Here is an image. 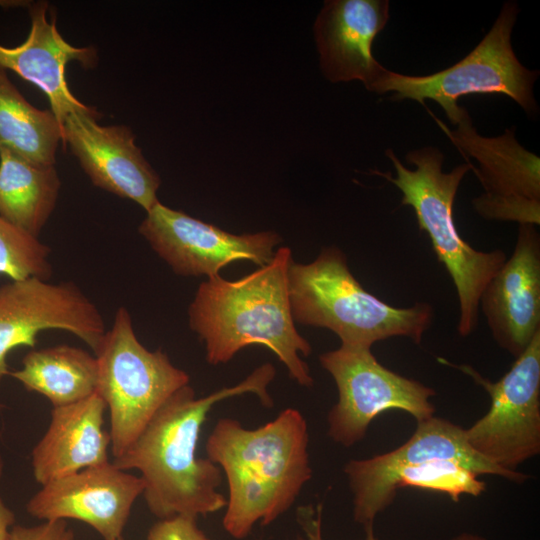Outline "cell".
I'll use <instances>...</instances> for the list:
<instances>
[{"instance_id":"cell-1","label":"cell","mask_w":540,"mask_h":540,"mask_svg":"<svg viewBox=\"0 0 540 540\" xmlns=\"http://www.w3.org/2000/svg\"><path fill=\"white\" fill-rule=\"evenodd\" d=\"M275 376L272 364L255 369L245 380L197 398L190 385L176 391L156 412L136 440L113 464L125 471H140L143 496L150 512L159 519L176 515L197 518L216 513L227 505L217 488L221 469L196 454L201 427L212 407L227 398L256 394L272 406L267 392Z\"/></svg>"},{"instance_id":"cell-2","label":"cell","mask_w":540,"mask_h":540,"mask_svg":"<svg viewBox=\"0 0 540 540\" xmlns=\"http://www.w3.org/2000/svg\"><path fill=\"white\" fill-rule=\"evenodd\" d=\"M292 253L280 247L271 261L235 281L219 275L203 281L188 308L189 327L205 345L212 365L227 363L250 345L271 350L299 385L310 387L312 348L292 316L288 270Z\"/></svg>"},{"instance_id":"cell-3","label":"cell","mask_w":540,"mask_h":540,"mask_svg":"<svg viewBox=\"0 0 540 540\" xmlns=\"http://www.w3.org/2000/svg\"><path fill=\"white\" fill-rule=\"evenodd\" d=\"M308 441L306 420L294 408L256 429L231 418L216 423L206 452L226 476L223 527L231 537H247L254 524L268 525L292 506L312 476Z\"/></svg>"},{"instance_id":"cell-4","label":"cell","mask_w":540,"mask_h":540,"mask_svg":"<svg viewBox=\"0 0 540 540\" xmlns=\"http://www.w3.org/2000/svg\"><path fill=\"white\" fill-rule=\"evenodd\" d=\"M288 287L294 321L329 329L345 345L371 348L399 336L419 344L433 320L429 303L398 308L366 291L335 246L323 248L310 263L292 261Z\"/></svg>"},{"instance_id":"cell-5","label":"cell","mask_w":540,"mask_h":540,"mask_svg":"<svg viewBox=\"0 0 540 540\" xmlns=\"http://www.w3.org/2000/svg\"><path fill=\"white\" fill-rule=\"evenodd\" d=\"M396 177L376 173L394 184L402 193V205L413 208L421 231L431 241L438 261L449 273L459 301L458 333L466 337L474 332L478 322L480 296L507 257L502 250L478 251L458 233L453 205L459 185L472 169L470 163L460 164L450 172L442 170L444 156L435 147L412 150L406 161L415 169L406 168L391 149L386 150Z\"/></svg>"},{"instance_id":"cell-6","label":"cell","mask_w":540,"mask_h":540,"mask_svg":"<svg viewBox=\"0 0 540 540\" xmlns=\"http://www.w3.org/2000/svg\"><path fill=\"white\" fill-rule=\"evenodd\" d=\"M97 393L110 414L111 451L119 457L141 434L156 412L189 375L161 350H148L137 338L125 307L116 311L111 328L95 351Z\"/></svg>"},{"instance_id":"cell-7","label":"cell","mask_w":540,"mask_h":540,"mask_svg":"<svg viewBox=\"0 0 540 540\" xmlns=\"http://www.w3.org/2000/svg\"><path fill=\"white\" fill-rule=\"evenodd\" d=\"M519 9L515 2L503 4L493 26L479 44L463 59L439 72L411 76L387 70L374 93L394 92L392 100L431 99L439 104L452 124L457 125L465 108L460 97L469 94H502L510 97L528 115L538 107L533 86L539 72L529 70L516 57L511 34Z\"/></svg>"},{"instance_id":"cell-8","label":"cell","mask_w":540,"mask_h":540,"mask_svg":"<svg viewBox=\"0 0 540 540\" xmlns=\"http://www.w3.org/2000/svg\"><path fill=\"white\" fill-rule=\"evenodd\" d=\"M319 361L338 389V401L327 416L328 435L344 447L362 440L371 421L384 411L402 410L417 422L434 416L430 398L435 391L389 370L369 347L341 344L321 354Z\"/></svg>"},{"instance_id":"cell-9","label":"cell","mask_w":540,"mask_h":540,"mask_svg":"<svg viewBox=\"0 0 540 540\" xmlns=\"http://www.w3.org/2000/svg\"><path fill=\"white\" fill-rule=\"evenodd\" d=\"M439 361L470 376L490 396L489 411L464 429L467 443L477 454L511 472L539 454L540 332L496 382L471 366Z\"/></svg>"},{"instance_id":"cell-10","label":"cell","mask_w":540,"mask_h":540,"mask_svg":"<svg viewBox=\"0 0 540 540\" xmlns=\"http://www.w3.org/2000/svg\"><path fill=\"white\" fill-rule=\"evenodd\" d=\"M48 329L77 336L94 353L106 333L100 310L73 282L29 277L0 285V382L10 373L9 352L34 348L38 334Z\"/></svg>"},{"instance_id":"cell-11","label":"cell","mask_w":540,"mask_h":540,"mask_svg":"<svg viewBox=\"0 0 540 540\" xmlns=\"http://www.w3.org/2000/svg\"><path fill=\"white\" fill-rule=\"evenodd\" d=\"M146 213L139 233L174 273L184 277L210 278L237 261L264 266L281 242L273 231L235 235L160 202Z\"/></svg>"},{"instance_id":"cell-12","label":"cell","mask_w":540,"mask_h":540,"mask_svg":"<svg viewBox=\"0 0 540 540\" xmlns=\"http://www.w3.org/2000/svg\"><path fill=\"white\" fill-rule=\"evenodd\" d=\"M444 129L463 154L478 162L479 168L472 169L485 192L472 201L477 213L489 220L539 225V157L517 142L514 128L483 137L466 111L455 130Z\"/></svg>"},{"instance_id":"cell-13","label":"cell","mask_w":540,"mask_h":540,"mask_svg":"<svg viewBox=\"0 0 540 540\" xmlns=\"http://www.w3.org/2000/svg\"><path fill=\"white\" fill-rule=\"evenodd\" d=\"M91 107L70 113L61 124L62 143L69 147L91 182L129 199L148 212L159 200L161 180L135 144L125 125L103 126Z\"/></svg>"},{"instance_id":"cell-14","label":"cell","mask_w":540,"mask_h":540,"mask_svg":"<svg viewBox=\"0 0 540 540\" xmlns=\"http://www.w3.org/2000/svg\"><path fill=\"white\" fill-rule=\"evenodd\" d=\"M144 482L107 462L42 485L27 502V512L40 520L73 519L92 527L103 540H121Z\"/></svg>"},{"instance_id":"cell-15","label":"cell","mask_w":540,"mask_h":540,"mask_svg":"<svg viewBox=\"0 0 540 540\" xmlns=\"http://www.w3.org/2000/svg\"><path fill=\"white\" fill-rule=\"evenodd\" d=\"M419 449H431L445 458L461 461L478 475H498L519 483L528 478L525 474L506 471L487 461L469 446L464 429L433 416L417 422L411 438L395 450L368 459H353L345 465L356 522L363 526L373 524L376 516L392 503L387 492L390 479L405 465L408 456Z\"/></svg>"},{"instance_id":"cell-16","label":"cell","mask_w":540,"mask_h":540,"mask_svg":"<svg viewBox=\"0 0 540 540\" xmlns=\"http://www.w3.org/2000/svg\"><path fill=\"white\" fill-rule=\"evenodd\" d=\"M493 338L518 357L540 332V236L520 224L513 253L485 286L479 308Z\"/></svg>"},{"instance_id":"cell-17","label":"cell","mask_w":540,"mask_h":540,"mask_svg":"<svg viewBox=\"0 0 540 540\" xmlns=\"http://www.w3.org/2000/svg\"><path fill=\"white\" fill-rule=\"evenodd\" d=\"M388 0L325 1L314 24L323 75L331 82L361 81L374 92L386 73L372 54L389 20Z\"/></svg>"},{"instance_id":"cell-18","label":"cell","mask_w":540,"mask_h":540,"mask_svg":"<svg viewBox=\"0 0 540 540\" xmlns=\"http://www.w3.org/2000/svg\"><path fill=\"white\" fill-rule=\"evenodd\" d=\"M48 6L44 1L29 5L30 32L18 46L0 44V68L12 70L45 93L61 126L67 115L87 107L68 87L67 64L78 61L84 68H92L97 55L91 46L74 47L66 42L56 27L55 13L47 19Z\"/></svg>"},{"instance_id":"cell-19","label":"cell","mask_w":540,"mask_h":540,"mask_svg":"<svg viewBox=\"0 0 540 540\" xmlns=\"http://www.w3.org/2000/svg\"><path fill=\"white\" fill-rule=\"evenodd\" d=\"M104 400L95 392L73 404L53 407L49 426L32 450V469L41 486L82 469L109 462Z\"/></svg>"},{"instance_id":"cell-20","label":"cell","mask_w":540,"mask_h":540,"mask_svg":"<svg viewBox=\"0 0 540 540\" xmlns=\"http://www.w3.org/2000/svg\"><path fill=\"white\" fill-rule=\"evenodd\" d=\"M61 181L54 165H40L0 148V216L38 238L52 215Z\"/></svg>"},{"instance_id":"cell-21","label":"cell","mask_w":540,"mask_h":540,"mask_svg":"<svg viewBox=\"0 0 540 540\" xmlns=\"http://www.w3.org/2000/svg\"><path fill=\"white\" fill-rule=\"evenodd\" d=\"M23 387L45 396L53 407L81 401L97 391L98 363L88 351L69 345L32 349L22 368L9 373Z\"/></svg>"},{"instance_id":"cell-22","label":"cell","mask_w":540,"mask_h":540,"mask_svg":"<svg viewBox=\"0 0 540 540\" xmlns=\"http://www.w3.org/2000/svg\"><path fill=\"white\" fill-rule=\"evenodd\" d=\"M62 128L51 110L31 105L0 68V148L40 165H55Z\"/></svg>"},{"instance_id":"cell-23","label":"cell","mask_w":540,"mask_h":540,"mask_svg":"<svg viewBox=\"0 0 540 540\" xmlns=\"http://www.w3.org/2000/svg\"><path fill=\"white\" fill-rule=\"evenodd\" d=\"M477 477L473 469L456 459L420 457L393 474L388 497L393 502L399 489L413 487L446 493L457 502L463 494L479 496L485 491V482Z\"/></svg>"},{"instance_id":"cell-24","label":"cell","mask_w":540,"mask_h":540,"mask_svg":"<svg viewBox=\"0 0 540 540\" xmlns=\"http://www.w3.org/2000/svg\"><path fill=\"white\" fill-rule=\"evenodd\" d=\"M50 248L0 216V274L10 280L52 275Z\"/></svg>"},{"instance_id":"cell-25","label":"cell","mask_w":540,"mask_h":540,"mask_svg":"<svg viewBox=\"0 0 540 540\" xmlns=\"http://www.w3.org/2000/svg\"><path fill=\"white\" fill-rule=\"evenodd\" d=\"M196 520L187 515L159 519L149 529L146 540H211Z\"/></svg>"},{"instance_id":"cell-26","label":"cell","mask_w":540,"mask_h":540,"mask_svg":"<svg viewBox=\"0 0 540 540\" xmlns=\"http://www.w3.org/2000/svg\"><path fill=\"white\" fill-rule=\"evenodd\" d=\"M9 540H75V536L65 520H56L34 526L15 525L10 529Z\"/></svg>"},{"instance_id":"cell-27","label":"cell","mask_w":540,"mask_h":540,"mask_svg":"<svg viewBox=\"0 0 540 540\" xmlns=\"http://www.w3.org/2000/svg\"><path fill=\"white\" fill-rule=\"evenodd\" d=\"M322 506L314 510L312 506L301 507L298 510V521L305 532V540H323L321 533ZM365 540H378L374 534L373 524L364 526Z\"/></svg>"},{"instance_id":"cell-28","label":"cell","mask_w":540,"mask_h":540,"mask_svg":"<svg viewBox=\"0 0 540 540\" xmlns=\"http://www.w3.org/2000/svg\"><path fill=\"white\" fill-rule=\"evenodd\" d=\"M3 473V461L0 456V480ZM15 522V515L9 509L0 497V540H9L10 527Z\"/></svg>"},{"instance_id":"cell-29","label":"cell","mask_w":540,"mask_h":540,"mask_svg":"<svg viewBox=\"0 0 540 540\" xmlns=\"http://www.w3.org/2000/svg\"><path fill=\"white\" fill-rule=\"evenodd\" d=\"M451 540H485V539L474 534L463 533V534L453 537Z\"/></svg>"},{"instance_id":"cell-30","label":"cell","mask_w":540,"mask_h":540,"mask_svg":"<svg viewBox=\"0 0 540 540\" xmlns=\"http://www.w3.org/2000/svg\"><path fill=\"white\" fill-rule=\"evenodd\" d=\"M297 540H305V539H303V538H298Z\"/></svg>"},{"instance_id":"cell-31","label":"cell","mask_w":540,"mask_h":540,"mask_svg":"<svg viewBox=\"0 0 540 540\" xmlns=\"http://www.w3.org/2000/svg\"><path fill=\"white\" fill-rule=\"evenodd\" d=\"M121 540H123V539H121Z\"/></svg>"}]
</instances>
